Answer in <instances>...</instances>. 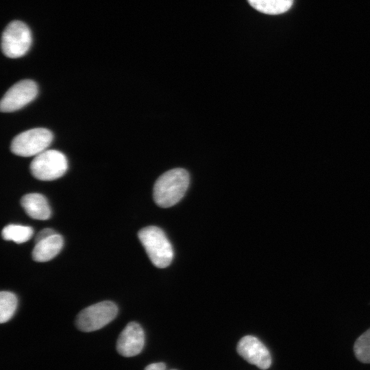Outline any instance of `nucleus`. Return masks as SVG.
I'll return each instance as SVG.
<instances>
[{"label":"nucleus","instance_id":"nucleus-2","mask_svg":"<svg viewBox=\"0 0 370 370\" xmlns=\"http://www.w3.org/2000/svg\"><path fill=\"white\" fill-rule=\"evenodd\" d=\"M138 236L153 264L165 268L171 264L173 258V247L160 227H145L138 232Z\"/></svg>","mask_w":370,"mask_h":370},{"label":"nucleus","instance_id":"nucleus-17","mask_svg":"<svg viewBox=\"0 0 370 370\" xmlns=\"http://www.w3.org/2000/svg\"><path fill=\"white\" fill-rule=\"evenodd\" d=\"M165 365L162 362L152 363L147 366L145 370H164Z\"/></svg>","mask_w":370,"mask_h":370},{"label":"nucleus","instance_id":"nucleus-6","mask_svg":"<svg viewBox=\"0 0 370 370\" xmlns=\"http://www.w3.org/2000/svg\"><path fill=\"white\" fill-rule=\"evenodd\" d=\"M118 313V308L110 301H103L82 310L76 319V326L82 332L101 329L111 322Z\"/></svg>","mask_w":370,"mask_h":370},{"label":"nucleus","instance_id":"nucleus-16","mask_svg":"<svg viewBox=\"0 0 370 370\" xmlns=\"http://www.w3.org/2000/svg\"><path fill=\"white\" fill-rule=\"evenodd\" d=\"M56 234V232L51 228H45L38 233L36 236L35 242L36 243L44 240L53 234Z\"/></svg>","mask_w":370,"mask_h":370},{"label":"nucleus","instance_id":"nucleus-8","mask_svg":"<svg viewBox=\"0 0 370 370\" xmlns=\"http://www.w3.org/2000/svg\"><path fill=\"white\" fill-rule=\"evenodd\" d=\"M237 352L247 362L261 369H267L271 365V356L265 345L256 337L247 335L237 345Z\"/></svg>","mask_w":370,"mask_h":370},{"label":"nucleus","instance_id":"nucleus-13","mask_svg":"<svg viewBox=\"0 0 370 370\" xmlns=\"http://www.w3.org/2000/svg\"><path fill=\"white\" fill-rule=\"evenodd\" d=\"M33 234L32 227L18 224H9L3 228L1 232L4 240L12 241L18 244L29 241Z\"/></svg>","mask_w":370,"mask_h":370},{"label":"nucleus","instance_id":"nucleus-3","mask_svg":"<svg viewBox=\"0 0 370 370\" xmlns=\"http://www.w3.org/2000/svg\"><path fill=\"white\" fill-rule=\"evenodd\" d=\"M32 175L42 181H51L62 177L68 169L66 156L54 149L45 150L33 159L30 164Z\"/></svg>","mask_w":370,"mask_h":370},{"label":"nucleus","instance_id":"nucleus-1","mask_svg":"<svg viewBox=\"0 0 370 370\" xmlns=\"http://www.w3.org/2000/svg\"><path fill=\"white\" fill-rule=\"evenodd\" d=\"M189 184L190 175L186 169L169 170L156 181L153 189V200L160 207H171L182 199Z\"/></svg>","mask_w":370,"mask_h":370},{"label":"nucleus","instance_id":"nucleus-15","mask_svg":"<svg viewBox=\"0 0 370 370\" xmlns=\"http://www.w3.org/2000/svg\"><path fill=\"white\" fill-rule=\"evenodd\" d=\"M354 351L360 362L370 363V328L357 338Z\"/></svg>","mask_w":370,"mask_h":370},{"label":"nucleus","instance_id":"nucleus-14","mask_svg":"<svg viewBox=\"0 0 370 370\" xmlns=\"http://www.w3.org/2000/svg\"><path fill=\"white\" fill-rule=\"evenodd\" d=\"M17 306L16 295L8 291H1L0 293V322L8 321L14 315Z\"/></svg>","mask_w":370,"mask_h":370},{"label":"nucleus","instance_id":"nucleus-7","mask_svg":"<svg viewBox=\"0 0 370 370\" xmlns=\"http://www.w3.org/2000/svg\"><path fill=\"white\" fill-rule=\"evenodd\" d=\"M38 95V86L31 79L19 81L11 86L4 94L0 103L3 112H12L23 108L32 101Z\"/></svg>","mask_w":370,"mask_h":370},{"label":"nucleus","instance_id":"nucleus-10","mask_svg":"<svg viewBox=\"0 0 370 370\" xmlns=\"http://www.w3.org/2000/svg\"><path fill=\"white\" fill-rule=\"evenodd\" d=\"M21 204L32 219L47 220L51 217V208L46 197L40 193H29L22 197Z\"/></svg>","mask_w":370,"mask_h":370},{"label":"nucleus","instance_id":"nucleus-11","mask_svg":"<svg viewBox=\"0 0 370 370\" xmlns=\"http://www.w3.org/2000/svg\"><path fill=\"white\" fill-rule=\"evenodd\" d=\"M63 244L62 236L55 234L36 243L32 251V258L36 262L49 261L59 254Z\"/></svg>","mask_w":370,"mask_h":370},{"label":"nucleus","instance_id":"nucleus-5","mask_svg":"<svg viewBox=\"0 0 370 370\" xmlns=\"http://www.w3.org/2000/svg\"><path fill=\"white\" fill-rule=\"evenodd\" d=\"M31 31L26 24L20 21L10 22L1 36V50L10 58L24 56L32 45Z\"/></svg>","mask_w":370,"mask_h":370},{"label":"nucleus","instance_id":"nucleus-12","mask_svg":"<svg viewBox=\"0 0 370 370\" xmlns=\"http://www.w3.org/2000/svg\"><path fill=\"white\" fill-rule=\"evenodd\" d=\"M255 10L267 14L276 15L288 11L293 0H247Z\"/></svg>","mask_w":370,"mask_h":370},{"label":"nucleus","instance_id":"nucleus-9","mask_svg":"<svg viewBox=\"0 0 370 370\" xmlns=\"http://www.w3.org/2000/svg\"><path fill=\"white\" fill-rule=\"evenodd\" d=\"M145 344V334L136 322H130L121 332L116 343L118 352L125 357L138 355Z\"/></svg>","mask_w":370,"mask_h":370},{"label":"nucleus","instance_id":"nucleus-4","mask_svg":"<svg viewBox=\"0 0 370 370\" xmlns=\"http://www.w3.org/2000/svg\"><path fill=\"white\" fill-rule=\"evenodd\" d=\"M53 138L51 132L46 128L37 127L26 130L13 138L10 150L19 156H37L46 150Z\"/></svg>","mask_w":370,"mask_h":370}]
</instances>
